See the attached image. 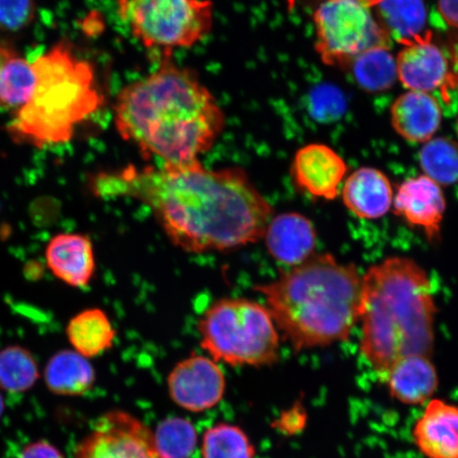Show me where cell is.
<instances>
[{
	"label": "cell",
	"mask_w": 458,
	"mask_h": 458,
	"mask_svg": "<svg viewBox=\"0 0 458 458\" xmlns=\"http://www.w3.org/2000/svg\"><path fill=\"white\" fill-rule=\"evenodd\" d=\"M101 199L146 204L176 248L187 253L228 251L263 238L273 208L239 167L205 168L199 160L162 167H128L91 175Z\"/></svg>",
	"instance_id": "1"
},
{
	"label": "cell",
	"mask_w": 458,
	"mask_h": 458,
	"mask_svg": "<svg viewBox=\"0 0 458 458\" xmlns=\"http://www.w3.org/2000/svg\"><path fill=\"white\" fill-rule=\"evenodd\" d=\"M118 134L143 157L186 165L210 151L225 129L219 102L191 68L164 55L157 71L125 86L114 105Z\"/></svg>",
	"instance_id": "2"
},
{
	"label": "cell",
	"mask_w": 458,
	"mask_h": 458,
	"mask_svg": "<svg viewBox=\"0 0 458 458\" xmlns=\"http://www.w3.org/2000/svg\"><path fill=\"white\" fill-rule=\"evenodd\" d=\"M437 306L425 268L408 257L386 258L362 276L360 351L380 380L401 359L431 358Z\"/></svg>",
	"instance_id": "3"
},
{
	"label": "cell",
	"mask_w": 458,
	"mask_h": 458,
	"mask_svg": "<svg viewBox=\"0 0 458 458\" xmlns=\"http://www.w3.org/2000/svg\"><path fill=\"white\" fill-rule=\"evenodd\" d=\"M254 290L295 352L345 342L359 322L362 276L328 253L314 254Z\"/></svg>",
	"instance_id": "4"
},
{
	"label": "cell",
	"mask_w": 458,
	"mask_h": 458,
	"mask_svg": "<svg viewBox=\"0 0 458 458\" xmlns=\"http://www.w3.org/2000/svg\"><path fill=\"white\" fill-rule=\"evenodd\" d=\"M31 99L8 125L11 139L38 148L70 141L77 125L105 105L90 63L61 42L34 63Z\"/></svg>",
	"instance_id": "5"
},
{
	"label": "cell",
	"mask_w": 458,
	"mask_h": 458,
	"mask_svg": "<svg viewBox=\"0 0 458 458\" xmlns=\"http://www.w3.org/2000/svg\"><path fill=\"white\" fill-rule=\"evenodd\" d=\"M203 351L216 362L242 368H265L279 360V335L267 306L242 297L210 305L199 319Z\"/></svg>",
	"instance_id": "6"
},
{
	"label": "cell",
	"mask_w": 458,
	"mask_h": 458,
	"mask_svg": "<svg viewBox=\"0 0 458 458\" xmlns=\"http://www.w3.org/2000/svg\"><path fill=\"white\" fill-rule=\"evenodd\" d=\"M117 13L143 47L163 56L192 47L214 27L211 0H118Z\"/></svg>",
	"instance_id": "7"
},
{
	"label": "cell",
	"mask_w": 458,
	"mask_h": 458,
	"mask_svg": "<svg viewBox=\"0 0 458 458\" xmlns=\"http://www.w3.org/2000/svg\"><path fill=\"white\" fill-rule=\"evenodd\" d=\"M376 0H326L314 13L317 50L329 65L345 66L364 51L392 39L376 20Z\"/></svg>",
	"instance_id": "8"
},
{
	"label": "cell",
	"mask_w": 458,
	"mask_h": 458,
	"mask_svg": "<svg viewBox=\"0 0 458 458\" xmlns=\"http://www.w3.org/2000/svg\"><path fill=\"white\" fill-rule=\"evenodd\" d=\"M74 458H164L154 433L124 411H111L96 422Z\"/></svg>",
	"instance_id": "9"
},
{
	"label": "cell",
	"mask_w": 458,
	"mask_h": 458,
	"mask_svg": "<svg viewBox=\"0 0 458 458\" xmlns=\"http://www.w3.org/2000/svg\"><path fill=\"white\" fill-rule=\"evenodd\" d=\"M167 386L175 404L200 413L220 403L226 391V379L216 360L193 353L172 369Z\"/></svg>",
	"instance_id": "10"
},
{
	"label": "cell",
	"mask_w": 458,
	"mask_h": 458,
	"mask_svg": "<svg viewBox=\"0 0 458 458\" xmlns=\"http://www.w3.org/2000/svg\"><path fill=\"white\" fill-rule=\"evenodd\" d=\"M393 206L394 214L421 229L429 242H439L446 203L437 182L425 174L410 177L398 187Z\"/></svg>",
	"instance_id": "11"
},
{
	"label": "cell",
	"mask_w": 458,
	"mask_h": 458,
	"mask_svg": "<svg viewBox=\"0 0 458 458\" xmlns=\"http://www.w3.org/2000/svg\"><path fill=\"white\" fill-rule=\"evenodd\" d=\"M347 165L331 148L311 143L296 152L291 175L300 191L313 199H335L345 179Z\"/></svg>",
	"instance_id": "12"
},
{
	"label": "cell",
	"mask_w": 458,
	"mask_h": 458,
	"mask_svg": "<svg viewBox=\"0 0 458 458\" xmlns=\"http://www.w3.org/2000/svg\"><path fill=\"white\" fill-rule=\"evenodd\" d=\"M411 438L426 458H458V405L429 400L411 428Z\"/></svg>",
	"instance_id": "13"
},
{
	"label": "cell",
	"mask_w": 458,
	"mask_h": 458,
	"mask_svg": "<svg viewBox=\"0 0 458 458\" xmlns=\"http://www.w3.org/2000/svg\"><path fill=\"white\" fill-rule=\"evenodd\" d=\"M45 259L51 273L72 288H86L96 274L94 245L83 233L55 234L46 246Z\"/></svg>",
	"instance_id": "14"
},
{
	"label": "cell",
	"mask_w": 458,
	"mask_h": 458,
	"mask_svg": "<svg viewBox=\"0 0 458 458\" xmlns=\"http://www.w3.org/2000/svg\"><path fill=\"white\" fill-rule=\"evenodd\" d=\"M262 239L273 259L290 268L300 266L315 254L318 234L307 216L284 213L272 217Z\"/></svg>",
	"instance_id": "15"
},
{
	"label": "cell",
	"mask_w": 458,
	"mask_h": 458,
	"mask_svg": "<svg viewBox=\"0 0 458 458\" xmlns=\"http://www.w3.org/2000/svg\"><path fill=\"white\" fill-rule=\"evenodd\" d=\"M396 64L399 81L409 90L429 94L449 76L448 61L428 34L404 44Z\"/></svg>",
	"instance_id": "16"
},
{
	"label": "cell",
	"mask_w": 458,
	"mask_h": 458,
	"mask_svg": "<svg viewBox=\"0 0 458 458\" xmlns=\"http://www.w3.org/2000/svg\"><path fill=\"white\" fill-rule=\"evenodd\" d=\"M343 202L352 214L364 220H377L391 210L394 191L382 171L363 167L347 177L344 184Z\"/></svg>",
	"instance_id": "17"
},
{
	"label": "cell",
	"mask_w": 458,
	"mask_h": 458,
	"mask_svg": "<svg viewBox=\"0 0 458 458\" xmlns=\"http://www.w3.org/2000/svg\"><path fill=\"white\" fill-rule=\"evenodd\" d=\"M443 112L432 95L409 90L398 97L391 108L394 131L411 142L425 143L433 139L442 123Z\"/></svg>",
	"instance_id": "18"
},
{
	"label": "cell",
	"mask_w": 458,
	"mask_h": 458,
	"mask_svg": "<svg viewBox=\"0 0 458 458\" xmlns=\"http://www.w3.org/2000/svg\"><path fill=\"white\" fill-rule=\"evenodd\" d=\"M383 382L392 398L406 405L428 403L439 383L431 358L425 356L401 359L387 372Z\"/></svg>",
	"instance_id": "19"
},
{
	"label": "cell",
	"mask_w": 458,
	"mask_h": 458,
	"mask_svg": "<svg viewBox=\"0 0 458 458\" xmlns=\"http://www.w3.org/2000/svg\"><path fill=\"white\" fill-rule=\"evenodd\" d=\"M44 379L50 392L62 396H81L93 388L96 372L88 358L64 349L49 359Z\"/></svg>",
	"instance_id": "20"
},
{
	"label": "cell",
	"mask_w": 458,
	"mask_h": 458,
	"mask_svg": "<svg viewBox=\"0 0 458 458\" xmlns=\"http://www.w3.org/2000/svg\"><path fill=\"white\" fill-rule=\"evenodd\" d=\"M374 14L394 41L403 45L423 36L427 25V7L423 0H376Z\"/></svg>",
	"instance_id": "21"
},
{
	"label": "cell",
	"mask_w": 458,
	"mask_h": 458,
	"mask_svg": "<svg viewBox=\"0 0 458 458\" xmlns=\"http://www.w3.org/2000/svg\"><path fill=\"white\" fill-rule=\"evenodd\" d=\"M66 335L73 351L88 359L110 351L116 340V329L110 318L98 308L74 315L67 325Z\"/></svg>",
	"instance_id": "22"
},
{
	"label": "cell",
	"mask_w": 458,
	"mask_h": 458,
	"mask_svg": "<svg viewBox=\"0 0 458 458\" xmlns=\"http://www.w3.org/2000/svg\"><path fill=\"white\" fill-rule=\"evenodd\" d=\"M349 65L360 88L369 94H379L393 88L398 79L396 59L388 47L366 50Z\"/></svg>",
	"instance_id": "23"
},
{
	"label": "cell",
	"mask_w": 458,
	"mask_h": 458,
	"mask_svg": "<svg viewBox=\"0 0 458 458\" xmlns=\"http://www.w3.org/2000/svg\"><path fill=\"white\" fill-rule=\"evenodd\" d=\"M39 377L38 364L30 351L10 345L0 351V388L9 393H24Z\"/></svg>",
	"instance_id": "24"
},
{
	"label": "cell",
	"mask_w": 458,
	"mask_h": 458,
	"mask_svg": "<svg viewBox=\"0 0 458 458\" xmlns=\"http://www.w3.org/2000/svg\"><path fill=\"white\" fill-rule=\"evenodd\" d=\"M425 175L442 187L458 182V142L439 137L425 142L420 152Z\"/></svg>",
	"instance_id": "25"
},
{
	"label": "cell",
	"mask_w": 458,
	"mask_h": 458,
	"mask_svg": "<svg viewBox=\"0 0 458 458\" xmlns=\"http://www.w3.org/2000/svg\"><path fill=\"white\" fill-rule=\"evenodd\" d=\"M255 446L243 429L231 423H217L205 432L203 458H255Z\"/></svg>",
	"instance_id": "26"
},
{
	"label": "cell",
	"mask_w": 458,
	"mask_h": 458,
	"mask_svg": "<svg viewBox=\"0 0 458 458\" xmlns=\"http://www.w3.org/2000/svg\"><path fill=\"white\" fill-rule=\"evenodd\" d=\"M33 66L21 57H11L0 68V103L4 106H24L36 89Z\"/></svg>",
	"instance_id": "27"
},
{
	"label": "cell",
	"mask_w": 458,
	"mask_h": 458,
	"mask_svg": "<svg viewBox=\"0 0 458 458\" xmlns=\"http://www.w3.org/2000/svg\"><path fill=\"white\" fill-rule=\"evenodd\" d=\"M154 438L164 458H189L198 444L197 429L184 418L171 417L160 422Z\"/></svg>",
	"instance_id": "28"
},
{
	"label": "cell",
	"mask_w": 458,
	"mask_h": 458,
	"mask_svg": "<svg viewBox=\"0 0 458 458\" xmlns=\"http://www.w3.org/2000/svg\"><path fill=\"white\" fill-rule=\"evenodd\" d=\"M33 0H0V29L19 31L34 17Z\"/></svg>",
	"instance_id": "29"
},
{
	"label": "cell",
	"mask_w": 458,
	"mask_h": 458,
	"mask_svg": "<svg viewBox=\"0 0 458 458\" xmlns=\"http://www.w3.org/2000/svg\"><path fill=\"white\" fill-rule=\"evenodd\" d=\"M313 110L318 116L320 117L325 106L326 108V118H331L334 114H340L341 103L339 93H335L332 89H322L313 96Z\"/></svg>",
	"instance_id": "30"
},
{
	"label": "cell",
	"mask_w": 458,
	"mask_h": 458,
	"mask_svg": "<svg viewBox=\"0 0 458 458\" xmlns=\"http://www.w3.org/2000/svg\"><path fill=\"white\" fill-rule=\"evenodd\" d=\"M19 458H64L55 445L39 440L26 446Z\"/></svg>",
	"instance_id": "31"
},
{
	"label": "cell",
	"mask_w": 458,
	"mask_h": 458,
	"mask_svg": "<svg viewBox=\"0 0 458 458\" xmlns=\"http://www.w3.org/2000/svg\"><path fill=\"white\" fill-rule=\"evenodd\" d=\"M438 10L446 24L458 29V0H438Z\"/></svg>",
	"instance_id": "32"
},
{
	"label": "cell",
	"mask_w": 458,
	"mask_h": 458,
	"mask_svg": "<svg viewBox=\"0 0 458 458\" xmlns=\"http://www.w3.org/2000/svg\"><path fill=\"white\" fill-rule=\"evenodd\" d=\"M13 56H15V51L8 44L0 42V68Z\"/></svg>",
	"instance_id": "33"
},
{
	"label": "cell",
	"mask_w": 458,
	"mask_h": 458,
	"mask_svg": "<svg viewBox=\"0 0 458 458\" xmlns=\"http://www.w3.org/2000/svg\"><path fill=\"white\" fill-rule=\"evenodd\" d=\"M4 400H3L2 394H0V417H2V415L4 413Z\"/></svg>",
	"instance_id": "34"
},
{
	"label": "cell",
	"mask_w": 458,
	"mask_h": 458,
	"mask_svg": "<svg viewBox=\"0 0 458 458\" xmlns=\"http://www.w3.org/2000/svg\"><path fill=\"white\" fill-rule=\"evenodd\" d=\"M455 130H456V133H457V136H458V117H457V120H456Z\"/></svg>",
	"instance_id": "35"
}]
</instances>
